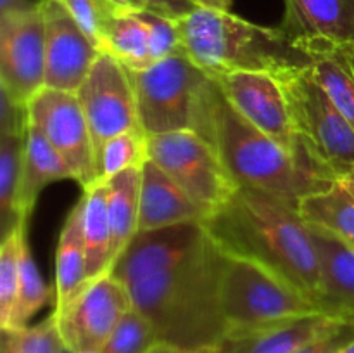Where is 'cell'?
<instances>
[{"mask_svg":"<svg viewBox=\"0 0 354 353\" xmlns=\"http://www.w3.org/2000/svg\"><path fill=\"white\" fill-rule=\"evenodd\" d=\"M223 251L199 221L137 232L111 273L130 291L133 308L159 343L213 353L228 332L220 301Z\"/></svg>","mask_w":354,"mask_h":353,"instance_id":"obj_1","label":"cell"},{"mask_svg":"<svg viewBox=\"0 0 354 353\" xmlns=\"http://www.w3.org/2000/svg\"><path fill=\"white\" fill-rule=\"evenodd\" d=\"M203 225L223 253L273 270L318 301L320 262L296 206L265 190L239 185Z\"/></svg>","mask_w":354,"mask_h":353,"instance_id":"obj_2","label":"cell"},{"mask_svg":"<svg viewBox=\"0 0 354 353\" xmlns=\"http://www.w3.org/2000/svg\"><path fill=\"white\" fill-rule=\"evenodd\" d=\"M194 132L213 145L237 185L265 190L296 208L304 196L334 183L308 172L292 152L245 120L213 76L203 89Z\"/></svg>","mask_w":354,"mask_h":353,"instance_id":"obj_3","label":"cell"},{"mask_svg":"<svg viewBox=\"0 0 354 353\" xmlns=\"http://www.w3.org/2000/svg\"><path fill=\"white\" fill-rule=\"evenodd\" d=\"M176 24L182 51L213 78L235 71L280 76L313 64L280 26H261L230 10L197 7Z\"/></svg>","mask_w":354,"mask_h":353,"instance_id":"obj_4","label":"cell"},{"mask_svg":"<svg viewBox=\"0 0 354 353\" xmlns=\"http://www.w3.org/2000/svg\"><path fill=\"white\" fill-rule=\"evenodd\" d=\"M289 107L303 165L325 182L354 173V128L332 104L311 68L275 76Z\"/></svg>","mask_w":354,"mask_h":353,"instance_id":"obj_5","label":"cell"},{"mask_svg":"<svg viewBox=\"0 0 354 353\" xmlns=\"http://www.w3.org/2000/svg\"><path fill=\"white\" fill-rule=\"evenodd\" d=\"M220 301L228 331L252 329L286 318L325 314L320 303L273 270L223 253Z\"/></svg>","mask_w":354,"mask_h":353,"instance_id":"obj_6","label":"cell"},{"mask_svg":"<svg viewBox=\"0 0 354 353\" xmlns=\"http://www.w3.org/2000/svg\"><path fill=\"white\" fill-rule=\"evenodd\" d=\"M128 75L145 134L196 130L201 96L211 76L185 52L169 55L144 69H128Z\"/></svg>","mask_w":354,"mask_h":353,"instance_id":"obj_7","label":"cell"},{"mask_svg":"<svg viewBox=\"0 0 354 353\" xmlns=\"http://www.w3.org/2000/svg\"><path fill=\"white\" fill-rule=\"evenodd\" d=\"M147 156L178 183L206 218L239 187L213 145L196 132L147 135Z\"/></svg>","mask_w":354,"mask_h":353,"instance_id":"obj_8","label":"cell"},{"mask_svg":"<svg viewBox=\"0 0 354 353\" xmlns=\"http://www.w3.org/2000/svg\"><path fill=\"white\" fill-rule=\"evenodd\" d=\"M130 310H133L130 291L109 272L86 282L73 300L54 308L52 314L69 352L99 353Z\"/></svg>","mask_w":354,"mask_h":353,"instance_id":"obj_9","label":"cell"},{"mask_svg":"<svg viewBox=\"0 0 354 353\" xmlns=\"http://www.w3.org/2000/svg\"><path fill=\"white\" fill-rule=\"evenodd\" d=\"M28 116L45 134L66 161L83 190L97 182V158L92 134L78 96L44 89L28 104Z\"/></svg>","mask_w":354,"mask_h":353,"instance_id":"obj_10","label":"cell"},{"mask_svg":"<svg viewBox=\"0 0 354 353\" xmlns=\"http://www.w3.org/2000/svg\"><path fill=\"white\" fill-rule=\"evenodd\" d=\"M76 96L88 121L95 158L104 142L142 128L128 69L114 55L99 54Z\"/></svg>","mask_w":354,"mask_h":353,"instance_id":"obj_11","label":"cell"},{"mask_svg":"<svg viewBox=\"0 0 354 353\" xmlns=\"http://www.w3.org/2000/svg\"><path fill=\"white\" fill-rule=\"evenodd\" d=\"M45 87V26L40 6L0 16V89L28 106Z\"/></svg>","mask_w":354,"mask_h":353,"instance_id":"obj_12","label":"cell"},{"mask_svg":"<svg viewBox=\"0 0 354 353\" xmlns=\"http://www.w3.org/2000/svg\"><path fill=\"white\" fill-rule=\"evenodd\" d=\"M311 59L354 47V0H283L280 24Z\"/></svg>","mask_w":354,"mask_h":353,"instance_id":"obj_13","label":"cell"},{"mask_svg":"<svg viewBox=\"0 0 354 353\" xmlns=\"http://www.w3.org/2000/svg\"><path fill=\"white\" fill-rule=\"evenodd\" d=\"M214 80L245 120L292 152L303 165L286 96L275 76L261 71H235L214 76Z\"/></svg>","mask_w":354,"mask_h":353,"instance_id":"obj_14","label":"cell"},{"mask_svg":"<svg viewBox=\"0 0 354 353\" xmlns=\"http://www.w3.org/2000/svg\"><path fill=\"white\" fill-rule=\"evenodd\" d=\"M45 26V87L76 93L100 52L59 0H38Z\"/></svg>","mask_w":354,"mask_h":353,"instance_id":"obj_15","label":"cell"},{"mask_svg":"<svg viewBox=\"0 0 354 353\" xmlns=\"http://www.w3.org/2000/svg\"><path fill=\"white\" fill-rule=\"evenodd\" d=\"M346 320L328 314L286 318L252 329L228 331L216 353H296Z\"/></svg>","mask_w":354,"mask_h":353,"instance_id":"obj_16","label":"cell"},{"mask_svg":"<svg viewBox=\"0 0 354 353\" xmlns=\"http://www.w3.org/2000/svg\"><path fill=\"white\" fill-rule=\"evenodd\" d=\"M308 228L320 262L322 310L334 317L354 318V246L318 225L308 224Z\"/></svg>","mask_w":354,"mask_h":353,"instance_id":"obj_17","label":"cell"},{"mask_svg":"<svg viewBox=\"0 0 354 353\" xmlns=\"http://www.w3.org/2000/svg\"><path fill=\"white\" fill-rule=\"evenodd\" d=\"M204 220L206 213L180 189L175 180L149 159L142 165L137 232L159 230L189 221L204 224Z\"/></svg>","mask_w":354,"mask_h":353,"instance_id":"obj_18","label":"cell"},{"mask_svg":"<svg viewBox=\"0 0 354 353\" xmlns=\"http://www.w3.org/2000/svg\"><path fill=\"white\" fill-rule=\"evenodd\" d=\"M71 179V170L68 168L57 149L48 142L44 132L28 120L24 134L23 152V182H21L19 203H17V218L19 224L28 225L41 190L59 180Z\"/></svg>","mask_w":354,"mask_h":353,"instance_id":"obj_19","label":"cell"},{"mask_svg":"<svg viewBox=\"0 0 354 353\" xmlns=\"http://www.w3.org/2000/svg\"><path fill=\"white\" fill-rule=\"evenodd\" d=\"M85 199L80 197L62 225L55 255V303L61 308L76 296L88 282L86 279V248L85 230Z\"/></svg>","mask_w":354,"mask_h":353,"instance_id":"obj_20","label":"cell"},{"mask_svg":"<svg viewBox=\"0 0 354 353\" xmlns=\"http://www.w3.org/2000/svg\"><path fill=\"white\" fill-rule=\"evenodd\" d=\"M107 217L111 227V262H116L137 234L142 166L123 170L107 180ZM113 269V266H111Z\"/></svg>","mask_w":354,"mask_h":353,"instance_id":"obj_21","label":"cell"},{"mask_svg":"<svg viewBox=\"0 0 354 353\" xmlns=\"http://www.w3.org/2000/svg\"><path fill=\"white\" fill-rule=\"evenodd\" d=\"M85 199V230L86 248V279L95 280L111 272V227L107 217V183L95 182L83 190Z\"/></svg>","mask_w":354,"mask_h":353,"instance_id":"obj_22","label":"cell"},{"mask_svg":"<svg viewBox=\"0 0 354 353\" xmlns=\"http://www.w3.org/2000/svg\"><path fill=\"white\" fill-rule=\"evenodd\" d=\"M304 221L332 232L354 246V197L341 182L308 194L297 204Z\"/></svg>","mask_w":354,"mask_h":353,"instance_id":"obj_23","label":"cell"},{"mask_svg":"<svg viewBox=\"0 0 354 353\" xmlns=\"http://www.w3.org/2000/svg\"><path fill=\"white\" fill-rule=\"evenodd\" d=\"M100 54H111L128 69H144L154 64L149 52L147 31L135 12L118 10L107 24Z\"/></svg>","mask_w":354,"mask_h":353,"instance_id":"obj_24","label":"cell"},{"mask_svg":"<svg viewBox=\"0 0 354 353\" xmlns=\"http://www.w3.org/2000/svg\"><path fill=\"white\" fill-rule=\"evenodd\" d=\"M24 135H0V221L2 239L19 224L21 182H23Z\"/></svg>","mask_w":354,"mask_h":353,"instance_id":"obj_25","label":"cell"},{"mask_svg":"<svg viewBox=\"0 0 354 353\" xmlns=\"http://www.w3.org/2000/svg\"><path fill=\"white\" fill-rule=\"evenodd\" d=\"M311 73L339 113L354 128V69L349 61V52L315 59Z\"/></svg>","mask_w":354,"mask_h":353,"instance_id":"obj_26","label":"cell"},{"mask_svg":"<svg viewBox=\"0 0 354 353\" xmlns=\"http://www.w3.org/2000/svg\"><path fill=\"white\" fill-rule=\"evenodd\" d=\"M50 301V291L47 284L41 279L40 270L35 263L33 253H31L28 239L24 235L21 239L19 251V291H17L16 307H14L12 317H10V327H24L28 322Z\"/></svg>","mask_w":354,"mask_h":353,"instance_id":"obj_27","label":"cell"},{"mask_svg":"<svg viewBox=\"0 0 354 353\" xmlns=\"http://www.w3.org/2000/svg\"><path fill=\"white\" fill-rule=\"evenodd\" d=\"M147 159V134L142 128L116 135L97 151V182H107L116 173L142 166Z\"/></svg>","mask_w":354,"mask_h":353,"instance_id":"obj_28","label":"cell"},{"mask_svg":"<svg viewBox=\"0 0 354 353\" xmlns=\"http://www.w3.org/2000/svg\"><path fill=\"white\" fill-rule=\"evenodd\" d=\"M64 348L54 314L35 325L0 331V353H62Z\"/></svg>","mask_w":354,"mask_h":353,"instance_id":"obj_29","label":"cell"},{"mask_svg":"<svg viewBox=\"0 0 354 353\" xmlns=\"http://www.w3.org/2000/svg\"><path fill=\"white\" fill-rule=\"evenodd\" d=\"M28 225H17L0 246V329H6L16 307L19 291V251L21 239Z\"/></svg>","mask_w":354,"mask_h":353,"instance_id":"obj_30","label":"cell"},{"mask_svg":"<svg viewBox=\"0 0 354 353\" xmlns=\"http://www.w3.org/2000/svg\"><path fill=\"white\" fill-rule=\"evenodd\" d=\"M158 341L151 322L133 308L128 311L99 353H147Z\"/></svg>","mask_w":354,"mask_h":353,"instance_id":"obj_31","label":"cell"},{"mask_svg":"<svg viewBox=\"0 0 354 353\" xmlns=\"http://www.w3.org/2000/svg\"><path fill=\"white\" fill-rule=\"evenodd\" d=\"M66 7L78 26L85 31L95 48L102 52L104 37L111 17L118 12L116 7L106 0H59Z\"/></svg>","mask_w":354,"mask_h":353,"instance_id":"obj_32","label":"cell"},{"mask_svg":"<svg viewBox=\"0 0 354 353\" xmlns=\"http://www.w3.org/2000/svg\"><path fill=\"white\" fill-rule=\"evenodd\" d=\"M135 14L147 31L149 52H151L152 62L162 61L169 55L182 52V40H180L178 24L175 19H169L151 9L138 10Z\"/></svg>","mask_w":354,"mask_h":353,"instance_id":"obj_33","label":"cell"},{"mask_svg":"<svg viewBox=\"0 0 354 353\" xmlns=\"http://www.w3.org/2000/svg\"><path fill=\"white\" fill-rule=\"evenodd\" d=\"M354 339V318H346L320 338L313 339L310 345L303 346L296 353H337Z\"/></svg>","mask_w":354,"mask_h":353,"instance_id":"obj_34","label":"cell"},{"mask_svg":"<svg viewBox=\"0 0 354 353\" xmlns=\"http://www.w3.org/2000/svg\"><path fill=\"white\" fill-rule=\"evenodd\" d=\"M28 120V106L19 104L0 89V135H24Z\"/></svg>","mask_w":354,"mask_h":353,"instance_id":"obj_35","label":"cell"},{"mask_svg":"<svg viewBox=\"0 0 354 353\" xmlns=\"http://www.w3.org/2000/svg\"><path fill=\"white\" fill-rule=\"evenodd\" d=\"M145 2H147L149 9L154 10V12L158 14H162V16L169 17V19L178 21L183 17V14L180 12V9L171 2V0H145Z\"/></svg>","mask_w":354,"mask_h":353,"instance_id":"obj_36","label":"cell"},{"mask_svg":"<svg viewBox=\"0 0 354 353\" xmlns=\"http://www.w3.org/2000/svg\"><path fill=\"white\" fill-rule=\"evenodd\" d=\"M37 6L38 2H33V0H0V16L26 12V10L35 9Z\"/></svg>","mask_w":354,"mask_h":353,"instance_id":"obj_37","label":"cell"},{"mask_svg":"<svg viewBox=\"0 0 354 353\" xmlns=\"http://www.w3.org/2000/svg\"><path fill=\"white\" fill-rule=\"evenodd\" d=\"M111 6L116 7L118 10H123V12H138V10L149 9L147 2L145 0H106Z\"/></svg>","mask_w":354,"mask_h":353,"instance_id":"obj_38","label":"cell"},{"mask_svg":"<svg viewBox=\"0 0 354 353\" xmlns=\"http://www.w3.org/2000/svg\"><path fill=\"white\" fill-rule=\"evenodd\" d=\"M199 7L204 9H216V10H230L234 0H194Z\"/></svg>","mask_w":354,"mask_h":353,"instance_id":"obj_39","label":"cell"},{"mask_svg":"<svg viewBox=\"0 0 354 353\" xmlns=\"http://www.w3.org/2000/svg\"><path fill=\"white\" fill-rule=\"evenodd\" d=\"M147 353H190V352L180 350V348H176V346L166 345V343H156V345L152 346Z\"/></svg>","mask_w":354,"mask_h":353,"instance_id":"obj_40","label":"cell"},{"mask_svg":"<svg viewBox=\"0 0 354 353\" xmlns=\"http://www.w3.org/2000/svg\"><path fill=\"white\" fill-rule=\"evenodd\" d=\"M339 182H341L342 185H344L346 189L349 190V194H351V196L354 197V173H351V175H348V176H344V179H341Z\"/></svg>","mask_w":354,"mask_h":353,"instance_id":"obj_41","label":"cell"},{"mask_svg":"<svg viewBox=\"0 0 354 353\" xmlns=\"http://www.w3.org/2000/svg\"><path fill=\"white\" fill-rule=\"evenodd\" d=\"M337 353H354V339H353L351 343H348V345H346L344 348L339 350Z\"/></svg>","mask_w":354,"mask_h":353,"instance_id":"obj_42","label":"cell"},{"mask_svg":"<svg viewBox=\"0 0 354 353\" xmlns=\"http://www.w3.org/2000/svg\"><path fill=\"white\" fill-rule=\"evenodd\" d=\"M349 61H351V66H353V69H354V47H353V51L349 52Z\"/></svg>","mask_w":354,"mask_h":353,"instance_id":"obj_43","label":"cell"},{"mask_svg":"<svg viewBox=\"0 0 354 353\" xmlns=\"http://www.w3.org/2000/svg\"><path fill=\"white\" fill-rule=\"evenodd\" d=\"M62 353H71V352H69L68 348H64V350H62Z\"/></svg>","mask_w":354,"mask_h":353,"instance_id":"obj_44","label":"cell"},{"mask_svg":"<svg viewBox=\"0 0 354 353\" xmlns=\"http://www.w3.org/2000/svg\"><path fill=\"white\" fill-rule=\"evenodd\" d=\"M213 353H216V352H213Z\"/></svg>","mask_w":354,"mask_h":353,"instance_id":"obj_45","label":"cell"}]
</instances>
